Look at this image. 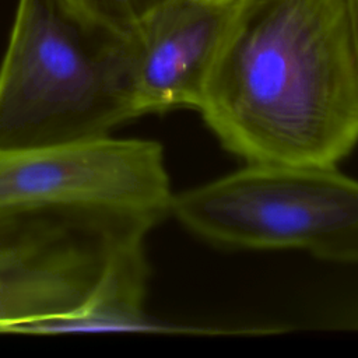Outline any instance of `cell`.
I'll use <instances>...</instances> for the list:
<instances>
[{
  "instance_id": "52a82bcc",
  "label": "cell",
  "mask_w": 358,
  "mask_h": 358,
  "mask_svg": "<svg viewBox=\"0 0 358 358\" xmlns=\"http://www.w3.org/2000/svg\"><path fill=\"white\" fill-rule=\"evenodd\" d=\"M148 277L150 266L143 235L130 239L115 252L94 291L78 308L63 316L28 323L15 333H262L260 329L224 330L154 319L145 310Z\"/></svg>"
},
{
  "instance_id": "ba28073f",
  "label": "cell",
  "mask_w": 358,
  "mask_h": 358,
  "mask_svg": "<svg viewBox=\"0 0 358 358\" xmlns=\"http://www.w3.org/2000/svg\"><path fill=\"white\" fill-rule=\"evenodd\" d=\"M87 25L131 41L137 27L158 0H62Z\"/></svg>"
},
{
  "instance_id": "3957f363",
  "label": "cell",
  "mask_w": 358,
  "mask_h": 358,
  "mask_svg": "<svg viewBox=\"0 0 358 358\" xmlns=\"http://www.w3.org/2000/svg\"><path fill=\"white\" fill-rule=\"evenodd\" d=\"M169 214L224 249H296L344 264L358 259V183L337 165L250 162L173 193Z\"/></svg>"
},
{
  "instance_id": "8992f818",
  "label": "cell",
  "mask_w": 358,
  "mask_h": 358,
  "mask_svg": "<svg viewBox=\"0 0 358 358\" xmlns=\"http://www.w3.org/2000/svg\"><path fill=\"white\" fill-rule=\"evenodd\" d=\"M236 0H158L131 38L140 116L199 109Z\"/></svg>"
},
{
  "instance_id": "277c9868",
  "label": "cell",
  "mask_w": 358,
  "mask_h": 358,
  "mask_svg": "<svg viewBox=\"0 0 358 358\" xmlns=\"http://www.w3.org/2000/svg\"><path fill=\"white\" fill-rule=\"evenodd\" d=\"M173 192L155 140L96 137L0 151V238L52 211L98 208L161 221Z\"/></svg>"
},
{
  "instance_id": "5b68a950",
  "label": "cell",
  "mask_w": 358,
  "mask_h": 358,
  "mask_svg": "<svg viewBox=\"0 0 358 358\" xmlns=\"http://www.w3.org/2000/svg\"><path fill=\"white\" fill-rule=\"evenodd\" d=\"M159 221L138 214L78 208L29 218L0 238V331L78 308L115 252Z\"/></svg>"
},
{
  "instance_id": "7a4b0ae2",
  "label": "cell",
  "mask_w": 358,
  "mask_h": 358,
  "mask_svg": "<svg viewBox=\"0 0 358 358\" xmlns=\"http://www.w3.org/2000/svg\"><path fill=\"white\" fill-rule=\"evenodd\" d=\"M140 116L131 41L62 0H18L0 64V151L110 136Z\"/></svg>"
},
{
  "instance_id": "6da1fadb",
  "label": "cell",
  "mask_w": 358,
  "mask_h": 358,
  "mask_svg": "<svg viewBox=\"0 0 358 358\" xmlns=\"http://www.w3.org/2000/svg\"><path fill=\"white\" fill-rule=\"evenodd\" d=\"M197 110L246 164L338 165L358 138V0H236Z\"/></svg>"
}]
</instances>
